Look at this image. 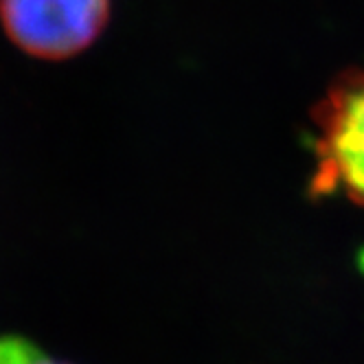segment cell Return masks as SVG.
I'll use <instances>...</instances> for the list:
<instances>
[{
	"mask_svg": "<svg viewBox=\"0 0 364 364\" xmlns=\"http://www.w3.org/2000/svg\"><path fill=\"white\" fill-rule=\"evenodd\" d=\"M316 127L311 196H343L364 206V68H349L311 108Z\"/></svg>",
	"mask_w": 364,
	"mask_h": 364,
	"instance_id": "1",
	"label": "cell"
},
{
	"mask_svg": "<svg viewBox=\"0 0 364 364\" xmlns=\"http://www.w3.org/2000/svg\"><path fill=\"white\" fill-rule=\"evenodd\" d=\"M110 20V0H0V24L24 55L64 62L92 46Z\"/></svg>",
	"mask_w": 364,
	"mask_h": 364,
	"instance_id": "2",
	"label": "cell"
},
{
	"mask_svg": "<svg viewBox=\"0 0 364 364\" xmlns=\"http://www.w3.org/2000/svg\"><path fill=\"white\" fill-rule=\"evenodd\" d=\"M0 364H70L18 333L0 336Z\"/></svg>",
	"mask_w": 364,
	"mask_h": 364,
	"instance_id": "3",
	"label": "cell"
}]
</instances>
